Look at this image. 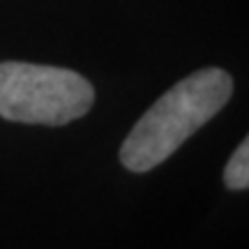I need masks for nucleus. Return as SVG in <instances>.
Wrapping results in <instances>:
<instances>
[{"label":"nucleus","mask_w":249,"mask_h":249,"mask_svg":"<svg viewBox=\"0 0 249 249\" xmlns=\"http://www.w3.org/2000/svg\"><path fill=\"white\" fill-rule=\"evenodd\" d=\"M231 92V74L219 67H205L178 81L127 134L120 148L123 166L132 173L160 166L226 107Z\"/></svg>","instance_id":"obj_1"},{"label":"nucleus","mask_w":249,"mask_h":249,"mask_svg":"<svg viewBox=\"0 0 249 249\" xmlns=\"http://www.w3.org/2000/svg\"><path fill=\"white\" fill-rule=\"evenodd\" d=\"M95 88L79 71L0 62V118L12 123L60 127L79 120L92 108Z\"/></svg>","instance_id":"obj_2"},{"label":"nucleus","mask_w":249,"mask_h":249,"mask_svg":"<svg viewBox=\"0 0 249 249\" xmlns=\"http://www.w3.org/2000/svg\"><path fill=\"white\" fill-rule=\"evenodd\" d=\"M224 185L235 192L249 187V141H242L229 160L224 169Z\"/></svg>","instance_id":"obj_3"}]
</instances>
